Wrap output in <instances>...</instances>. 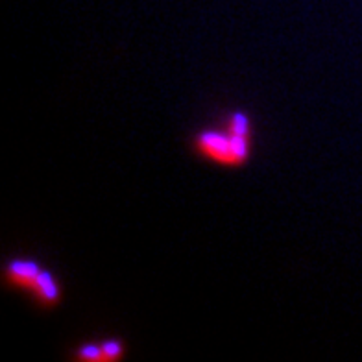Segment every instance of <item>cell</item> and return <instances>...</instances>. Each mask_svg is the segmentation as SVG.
<instances>
[{
	"instance_id": "1",
	"label": "cell",
	"mask_w": 362,
	"mask_h": 362,
	"mask_svg": "<svg viewBox=\"0 0 362 362\" xmlns=\"http://www.w3.org/2000/svg\"><path fill=\"white\" fill-rule=\"evenodd\" d=\"M2 281L10 291L21 292L41 310H54L63 301V283L56 272L34 257H11L4 262Z\"/></svg>"
},
{
	"instance_id": "2",
	"label": "cell",
	"mask_w": 362,
	"mask_h": 362,
	"mask_svg": "<svg viewBox=\"0 0 362 362\" xmlns=\"http://www.w3.org/2000/svg\"><path fill=\"white\" fill-rule=\"evenodd\" d=\"M196 158L222 168H243L253 156V139L243 137L228 128L202 129L191 139Z\"/></svg>"
},
{
	"instance_id": "4",
	"label": "cell",
	"mask_w": 362,
	"mask_h": 362,
	"mask_svg": "<svg viewBox=\"0 0 362 362\" xmlns=\"http://www.w3.org/2000/svg\"><path fill=\"white\" fill-rule=\"evenodd\" d=\"M102 351H104V362H119L126 357L128 346L122 339L102 340Z\"/></svg>"
},
{
	"instance_id": "3",
	"label": "cell",
	"mask_w": 362,
	"mask_h": 362,
	"mask_svg": "<svg viewBox=\"0 0 362 362\" xmlns=\"http://www.w3.org/2000/svg\"><path fill=\"white\" fill-rule=\"evenodd\" d=\"M72 361L78 362H104L102 342H83L76 346L71 355Z\"/></svg>"
}]
</instances>
